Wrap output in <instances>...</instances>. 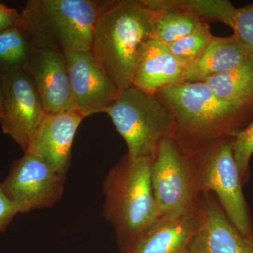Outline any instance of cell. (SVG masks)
Listing matches in <instances>:
<instances>
[{
    "instance_id": "cell-1",
    "label": "cell",
    "mask_w": 253,
    "mask_h": 253,
    "mask_svg": "<svg viewBox=\"0 0 253 253\" xmlns=\"http://www.w3.org/2000/svg\"><path fill=\"white\" fill-rule=\"evenodd\" d=\"M156 95L172 113V139L191 158L234 137L253 121V114L221 101L204 82H186Z\"/></svg>"
},
{
    "instance_id": "cell-2",
    "label": "cell",
    "mask_w": 253,
    "mask_h": 253,
    "mask_svg": "<svg viewBox=\"0 0 253 253\" xmlns=\"http://www.w3.org/2000/svg\"><path fill=\"white\" fill-rule=\"evenodd\" d=\"M154 16L144 0H109L96 20L91 51L119 91L132 85L138 54L153 38Z\"/></svg>"
},
{
    "instance_id": "cell-3",
    "label": "cell",
    "mask_w": 253,
    "mask_h": 253,
    "mask_svg": "<svg viewBox=\"0 0 253 253\" xmlns=\"http://www.w3.org/2000/svg\"><path fill=\"white\" fill-rule=\"evenodd\" d=\"M100 0H28L18 28L33 49L88 51L100 13Z\"/></svg>"
},
{
    "instance_id": "cell-4",
    "label": "cell",
    "mask_w": 253,
    "mask_h": 253,
    "mask_svg": "<svg viewBox=\"0 0 253 253\" xmlns=\"http://www.w3.org/2000/svg\"><path fill=\"white\" fill-rule=\"evenodd\" d=\"M152 158L125 156L110 169L103 183L104 215L116 231L122 251L159 212L151 181Z\"/></svg>"
},
{
    "instance_id": "cell-5",
    "label": "cell",
    "mask_w": 253,
    "mask_h": 253,
    "mask_svg": "<svg viewBox=\"0 0 253 253\" xmlns=\"http://www.w3.org/2000/svg\"><path fill=\"white\" fill-rule=\"evenodd\" d=\"M103 113L126 141L129 159L154 158L161 141L172 137L174 118L168 106L156 95L134 86L119 91Z\"/></svg>"
},
{
    "instance_id": "cell-6",
    "label": "cell",
    "mask_w": 253,
    "mask_h": 253,
    "mask_svg": "<svg viewBox=\"0 0 253 253\" xmlns=\"http://www.w3.org/2000/svg\"><path fill=\"white\" fill-rule=\"evenodd\" d=\"M231 138L223 139L194 158L201 194L212 193L231 222L245 236L253 239L249 206L242 179L231 146Z\"/></svg>"
},
{
    "instance_id": "cell-7",
    "label": "cell",
    "mask_w": 253,
    "mask_h": 253,
    "mask_svg": "<svg viewBox=\"0 0 253 253\" xmlns=\"http://www.w3.org/2000/svg\"><path fill=\"white\" fill-rule=\"evenodd\" d=\"M151 181L160 216L199 210L202 194L198 186L195 159L184 154L171 136L161 141L152 158Z\"/></svg>"
},
{
    "instance_id": "cell-8",
    "label": "cell",
    "mask_w": 253,
    "mask_h": 253,
    "mask_svg": "<svg viewBox=\"0 0 253 253\" xmlns=\"http://www.w3.org/2000/svg\"><path fill=\"white\" fill-rule=\"evenodd\" d=\"M1 73L2 101L0 126L26 153L46 116L31 75L24 67Z\"/></svg>"
},
{
    "instance_id": "cell-9",
    "label": "cell",
    "mask_w": 253,
    "mask_h": 253,
    "mask_svg": "<svg viewBox=\"0 0 253 253\" xmlns=\"http://www.w3.org/2000/svg\"><path fill=\"white\" fill-rule=\"evenodd\" d=\"M66 181V174L55 172L41 158L26 153L14 161L0 184L18 213L24 214L57 204L62 199Z\"/></svg>"
},
{
    "instance_id": "cell-10",
    "label": "cell",
    "mask_w": 253,
    "mask_h": 253,
    "mask_svg": "<svg viewBox=\"0 0 253 253\" xmlns=\"http://www.w3.org/2000/svg\"><path fill=\"white\" fill-rule=\"evenodd\" d=\"M71 84L72 109L84 118L103 113L119 90L99 66L91 51H64Z\"/></svg>"
},
{
    "instance_id": "cell-11",
    "label": "cell",
    "mask_w": 253,
    "mask_h": 253,
    "mask_svg": "<svg viewBox=\"0 0 253 253\" xmlns=\"http://www.w3.org/2000/svg\"><path fill=\"white\" fill-rule=\"evenodd\" d=\"M190 253H253V239L234 226L212 193L201 194L199 226Z\"/></svg>"
},
{
    "instance_id": "cell-12",
    "label": "cell",
    "mask_w": 253,
    "mask_h": 253,
    "mask_svg": "<svg viewBox=\"0 0 253 253\" xmlns=\"http://www.w3.org/2000/svg\"><path fill=\"white\" fill-rule=\"evenodd\" d=\"M84 119L73 109L46 115L26 153L35 155L55 172L66 175L73 140Z\"/></svg>"
},
{
    "instance_id": "cell-13",
    "label": "cell",
    "mask_w": 253,
    "mask_h": 253,
    "mask_svg": "<svg viewBox=\"0 0 253 253\" xmlns=\"http://www.w3.org/2000/svg\"><path fill=\"white\" fill-rule=\"evenodd\" d=\"M24 68L36 84L46 114L72 109L69 73L64 53L33 49Z\"/></svg>"
},
{
    "instance_id": "cell-14",
    "label": "cell",
    "mask_w": 253,
    "mask_h": 253,
    "mask_svg": "<svg viewBox=\"0 0 253 253\" xmlns=\"http://www.w3.org/2000/svg\"><path fill=\"white\" fill-rule=\"evenodd\" d=\"M199 210L179 215L160 216L123 253H190V244L199 226Z\"/></svg>"
},
{
    "instance_id": "cell-15",
    "label": "cell",
    "mask_w": 253,
    "mask_h": 253,
    "mask_svg": "<svg viewBox=\"0 0 253 253\" xmlns=\"http://www.w3.org/2000/svg\"><path fill=\"white\" fill-rule=\"evenodd\" d=\"M188 66L168 46L151 38L143 44L138 54L132 85L156 95L164 88L184 83Z\"/></svg>"
},
{
    "instance_id": "cell-16",
    "label": "cell",
    "mask_w": 253,
    "mask_h": 253,
    "mask_svg": "<svg viewBox=\"0 0 253 253\" xmlns=\"http://www.w3.org/2000/svg\"><path fill=\"white\" fill-rule=\"evenodd\" d=\"M252 59L249 49L234 34L214 37L201 56L188 66L185 82H204L232 71Z\"/></svg>"
},
{
    "instance_id": "cell-17",
    "label": "cell",
    "mask_w": 253,
    "mask_h": 253,
    "mask_svg": "<svg viewBox=\"0 0 253 253\" xmlns=\"http://www.w3.org/2000/svg\"><path fill=\"white\" fill-rule=\"evenodd\" d=\"M171 4L192 11L204 21L224 23L251 52L253 60V4L236 7L227 0H168Z\"/></svg>"
},
{
    "instance_id": "cell-18",
    "label": "cell",
    "mask_w": 253,
    "mask_h": 253,
    "mask_svg": "<svg viewBox=\"0 0 253 253\" xmlns=\"http://www.w3.org/2000/svg\"><path fill=\"white\" fill-rule=\"evenodd\" d=\"M155 11L153 38L169 46L193 33L203 21L199 15L171 4L168 0H144Z\"/></svg>"
},
{
    "instance_id": "cell-19",
    "label": "cell",
    "mask_w": 253,
    "mask_h": 253,
    "mask_svg": "<svg viewBox=\"0 0 253 253\" xmlns=\"http://www.w3.org/2000/svg\"><path fill=\"white\" fill-rule=\"evenodd\" d=\"M221 101L253 115V60L204 81Z\"/></svg>"
},
{
    "instance_id": "cell-20",
    "label": "cell",
    "mask_w": 253,
    "mask_h": 253,
    "mask_svg": "<svg viewBox=\"0 0 253 253\" xmlns=\"http://www.w3.org/2000/svg\"><path fill=\"white\" fill-rule=\"evenodd\" d=\"M33 48L18 27L0 33V72L25 67Z\"/></svg>"
},
{
    "instance_id": "cell-21",
    "label": "cell",
    "mask_w": 253,
    "mask_h": 253,
    "mask_svg": "<svg viewBox=\"0 0 253 253\" xmlns=\"http://www.w3.org/2000/svg\"><path fill=\"white\" fill-rule=\"evenodd\" d=\"M214 37L207 21H204L193 33L168 47L176 57L189 66L199 59Z\"/></svg>"
},
{
    "instance_id": "cell-22",
    "label": "cell",
    "mask_w": 253,
    "mask_h": 253,
    "mask_svg": "<svg viewBox=\"0 0 253 253\" xmlns=\"http://www.w3.org/2000/svg\"><path fill=\"white\" fill-rule=\"evenodd\" d=\"M231 146L244 185L251 177L250 161L253 154V121L231 138Z\"/></svg>"
},
{
    "instance_id": "cell-23",
    "label": "cell",
    "mask_w": 253,
    "mask_h": 253,
    "mask_svg": "<svg viewBox=\"0 0 253 253\" xmlns=\"http://www.w3.org/2000/svg\"><path fill=\"white\" fill-rule=\"evenodd\" d=\"M18 214V210L5 194L0 184V233L5 231Z\"/></svg>"
},
{
    "instance_id": "cell-24",
    "label": "cell",
    "mask_w": 253,
    "mask_h": 253,
    "mask_svg": "<svg viewBox=\"0 0 253 253\" xmlns=\"http://www.w3.org/2000/svg\"><path fill=\"white\" fill-rule=\"evenodd\" d=\"M21 13L0 3V33L14 27H18L21 21Z\"/></svg>"
},
{
    "instance_id": "cell-25",
    "label": "cell",
    "mask_w": 253,
    "mask_h": 253,
    "mask_svg": "<svg viewBox=\"0 0 253 253\" xmlns=\"http://www.w3.org/2000/svg\"><path fill=\"white\" fill-rule=\"evenodd\" d=\"M1 101H2V83H1V76L0 73V115L1 111Z\"/></svg>"
}]
</instances>
